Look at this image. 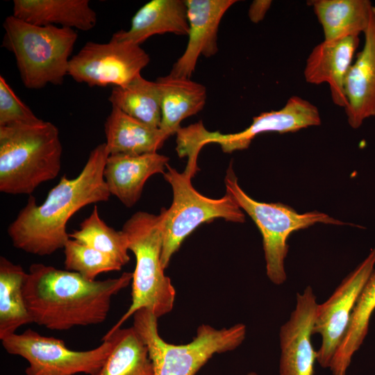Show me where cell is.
Wrapping results in <instances>:
<instances>
[{
  "label": "cell",
  "instance_id": "6da1fadb",
  "mask_svg": "<svg viewBox=\"0 0 375 375\" xmlns=\"http://www.w3.org/2000/svg\"><path fill=\"white\" fill-rule=\"evenodd\" d=\"M108 156L106 143L100 144L92 150L81 173L72 179L62 176L42 204L30 195L8 227L12 245L40 256L64 248L70 238L67 232L70 218L84 206L107 201L111 195L103 176Z\"/></svg>",
  "mask_w": 375,
  "mask_h": 375
},
{
  "label": "cell",
  "instance_id": "7a4b0ae2",
  "mask_svg": "<svg viewBox=\"0 0 375 375\" xmlns=\"http://www.w3.org/2000/svg\"><path fill=\"white\" fill-rule=\"evenodd\" d=\"M132 279L133 272H124L117 278L88 280L74 272L35 263L29 267L23 292L33 323L65 331L103 322L112 298Z\"/></svg>",
  "mask_w": 375,
  "mask_h": 375
},
{
  "label": "cell",
  "instance_id": "3957f363",
  "mask_svg": "<svg viewBox=\"0 0 375 375\" xmlns=\"http://www.w3.org/2000/svg\"><path fill=\"white\" fill-rule=\"evenodd\" d=\"M62 144L51 122L0 126V191L31 194L60 171Z\"/></svg>",
  "mask_w": 375,
  "mask_h": 375
},
{
  "label": "cell",
  "instance_id": "277c9868",
  "mask_svg": "<svg viewBox=\"0 0 375 375\" xmlns=\"http://www.w3.org/2000/svg\"><path fill=\"white\" fill-rule=\"evenodd\" d=\"M122 231L127 239L128 250L135 257L133 272L131 303L126 312L106 333L108 336L138 310L146 309L157 318L170 312L176 290L165 274L161 264L163 244V212L158 215L139 211L124 224Z\"/></svg>",
  "mask_w": 375,
  "mask_h": 375
},
{
  "label": "cell",
  "instance_id": "5b68a950",
  "mask_svg": "<svg viewBox=\"0 0 375 375\" xmlns=\"http://www.w3.org/2000/svg\"><path fill=\"white\" fill-rule=\"evenodd\" d=\"M3 25V47L14 54L25 87L40 89L47 84H62L68 74L76 31L54 25L33 24L12 15L6 18Z\"/></svg>",
  "mask_w": 375,
  "mask_h": 375
},
{
  "label": "cell",
  "instance_id": "8992f818",
  "mask_svg": "<svg viewBox=\"0 0 375 375\" xmlns=\"http://www.w3.org/2000/svg\"><path fill=\"white\" fill-rule=\"evenodd\" d=\"M133 316V326L147 345L154 375H195L215 354L238 348L247 333L240 323L220 329L203 324L191 342L174 344L160 337L158 318L151 312L140 309Z\"/></svg>",
  "mask_w": 375,
  "mask_h": 375
},
{
  "label": "cell",
  "instance_id": "52a82bcc",
  "mask_svg": "<svg viewBox=\"0 0 375 375\" xmlns=\"http://www.w3.org/2000/svg\"><path fill=\"white\" fill-rule=\"evenodd\" d=\"M226 193L236 201L253 219L262 237L266 274L275 285L283 284L287 278L285 259L288 252L290 235L317 223L344 225V223L318 211L299 214L281 203L257 201L240 187L232 164L224 179Z\"/></svg>",
  "mask_w": 375,
  "mask_h": 375
},
{
  "label": "cell",
  "instance_id": "ba28073f",
  "mask_svg": "<svg viewBox=\"0 0 375 375\" xmlns=\"http://www.w3.org/2000/svg\"><path fill=\"white\" fill-rule=\"evenodd\" d=\"M163 174L172 186L173 201L163 212V244L161 264L165 269L183 240L198 226L216 218L242 223L245 215L229 194L219 199L205 197L197 191L192 183L193 176L184 171L178 172L169 164Z\"/></svg>",
  "mask_w": 375,
  "mask_h": 375
},
{
  "label": "cell",
  "instance_id": "9c48e42d",
  "mask_svg": "<svg viewBox=\"0 0 375 375\" xmlns=\"http://www.w3.org/2000/svg\"><path fill=\"white\" fill-rule=\"evenodd\" d=\"M320 124L317 106L300 97L292 96L281 109L260 113L253 118L247 128L238 133L210 132L201 122L181 128L176 133V150L183 156L199 155L206 144L217 143L224 152L231 153L247 149L256 136L264 133L296 132Z\"/></svg>",
  "mask_w": 375,
  "mask_h": 375
},
{
  "label": "cell",
  "instance_id": "30bf717a",
  "mask_svg": "<svg viewBox=\"0 0 375 375\" xmlns=\"http://www.w3.org/2000/svg\"><path fill=\"white\" fill-rule=\"evenodd\" d=\"M101 340L94 349L74 351L62 340L27 329L5 338L1 344L8 353L28 362L26 375H94L109 356L115 342L112 335Z\"/></svg>",
  "mask_w": 375,
  "mask_h": 375
},
{
  "label": "cell",
  "instance_id": "8fae6325",
  "mask_svg": "<svg viewBox=\"0 0 375 375\" xmlns=\"http://www.w3.org/2000/svg\"><path fill=\"white\" fill-rule=\"evenodd\" d=\"M140 45L113 38L107 43L88 42L70 58L68 74L90 87L123 86L149 62Z\"/></svg>",
  "mask_w": 375,
  "mask_h": 375
},
{
  "label": "cell",
  "instance_id": "7c38bea8",
  "mask_svg": "<svg viewBox=\"0 0 375 375\" xmlns=\"http://www.w3.org/2000/svg\"><path fill=\"white\" fill-rule=\"evenodd\" d=\"M375 265V247L367 257L336 288L332 294L317 304L312 333L319 334L322 342L317 361L323 368L330 367L350 323L357 300Z\"/></svg>",
  "mask_w": 375,
  "mask_h": 375
},
{
  "label": "cell",
  "instance_id": "4fadbf2b",
  "mask_svg": "<svg viewBox=\"0 0 375 375\" xmlns=\"http://www.w3.org/2000/svg\"><path fill=\"white\" fill-rule=\"evenodd\" d=\"M317 304L311 286L297 293L295 308L280 329V375H313L317 353L311 335Z\"/></svg>",
  "mask_w": 375,
  "mask_h": 375
},
{
  "label": "cell",
  "instance_id": "5bb4252c",
  "mask_svg": "<svg viewBox=\"0 0 375 375\" xmlns=\"http://www.w3.org/2000/svg\"><path fill=\"white\" fill-rule=\"evenodd\" d=\"M236 0H185L189 22L188 41L170 74L190 78L200 56L206 58L218 51L217 31L226 12Z\"/></svg>",
  "mask_w": 375,
  "mask_h": 375
},
{
  "label": "cell",
  "instance_id": "9a60e30c",
  "mask_svg": "<svg viewBox=\"0 0 375 375\" xmlns=\"http://www.w3.org/2000/svg\"><path fill=\"white\" fill-rule=\"evenodd\" d=\"M364 44L351 65L344 84L347 121L353 128L375 117V6L364 32Z\"/></svg>",
  "mask_w": 375,
  "mask_h": 375
},
{
  "label": "cell",
  "instance_id": "2e32d148",
  "mask_svg": "<svg viewBox=\"0 0 375 375\" xmlns=\"http://www.w3.org/2000/svg\"><path fill=\"white\" fill-rule=\"evenodd\" d=\"M358 45V37L324 40L312 49L306 61V81L313 85L328 83L333 103L344 108L345 81Z\"/></svg>",
  "mask_w": 375,
  "mask_h": 375
},
{
  "label": "cell",
  "instance_id": "e0dca14e",
  "mask_svg": "<svg viewBox=\"0 0 375 375\" xmlns=\"http://www.w3.org/2000/svg\"><path fill=\"white\" fill-rule=\"evenodd\" d=\"M169 160L167 156L158 152L109 155L103 176L110 194L125 206H133L140 199L148 178L156 174H164Z\"/></svg>",
  "mask_w": 375,
  "mask_h": 375
},
{
  "label": "cell",
  "instance_id": "ac0fdd59",
  "mask_svg": "<svg viewBox=\"0 0 375 375\" xmlns=\"http://www.w3.org/2000/svg\"><path fill=\"white\" fill-rule=\"evenodd\" d=\"M188 35L189 22L185 0H151L133 15L128 30L115 33L112 38L140 45L155 35Z\"/></svg>",
  "mask_w": 375,
  "mask_h": 375
},
{
  "label": "cell",
  "instance_id": "d6986e66",
  "mask_svg": "<svg viewBox=\"0 0 375 375\" xmlns=\"http://www.w3.org/2000/svg\"><path fill=\"white\" fill-rule=\"evenodd\" d=\"M12 12L15 17L33 24H59L83 31L93 28L97 20L88 0H14Z\"/></svg>",
  "mask_w": 375,
  "mask_h": 375
},
{
  "label": "cell",
  "instance_id": "ffe728a7",
  "mask_svg": "<svg viewBox=\"0 0 375 375\" xmlns=\"http://www.w3.org/2000/svg\"><path fill=\"white\" fill-rule=\"evenodd\" d=\"M160 95V128L169 137L176 134L185 118L201 111L206 103L204 85L189 78L169 74L156 81Z\"/></svg>",
  "mask_w": 375,
  "mask_h": 375
},
{
  "label": "cell",
  "instance_id": "44dd1931",
  "mask_svg": "<svg viewBox=\"0 0 375 375\" xmlns=\"http://www.w3.org/2000/svg\"><path fill=\"white\" fill-rule=\"evenodd\" d=\"M104 130L109 155L156 153L169 138L160 128L150 126L113 106Z\"/></svg>",
  "mask_w": 375,
  "mask_h": 375
},
{
  "label": "cell",
  "instance_id": "7402d4cb",
  "mask_svg": "<svg viewBox=\"0 0 375 375\" xmlns=\"http://www.w3.org/2000/svg\"><path fill=\"white\" fill-rule=\"evenodd\" d=\"M320 23L325 41H333L364 33L374 6L369 0H310Z\"/></svg>",
  "mask_w": 375,
  "mask_h": 375
},
{
  "label": "cell",
  "instance_id": "603a6c76",
  "mask_svg": "<svg viewBox=\"0 0 375 375\" xmlns=\"http://www.w3.org/2000/svg\"><path fill=\"white\" fill-rule=\"evenodd\" d=\"M27 272L3 256L0 257V339L16 333L23 325L33 323L24 297Z\"/></svg>",
  "mask_w": 375,
  "mask_h": 375
},
{
  "label": "cell",
  "instance_id": "cb8c5ba5",
  "mask_svg": "<svg viewBox=\"0 0 375 375\" xmlns=\"http://www.w3.org/2000/svg\"><path fill=\"white\" fill-rule=\"evenodd\" d=\"M111 335L113 349L94 375H154L147 345L133 326L121 327Z\"/></svg>",
  "mask_w": 375,
  "mask_h": 375
},
{
  "label": "cell",
  "instance_id": "d4e9b609",
  "mask_svg": "<svg viewBox=\"0 0 375 375\" xmlns=\"http://www.w3.org/2000/svg\"><path fill=\"white\" fill-rule=\"evenodd\" d=\"M108 100L112 106L128 115L160 128V95L156 81L147 80L140 74L126 85L112 87Z\"/></svg>",
  "mask_w": 375,
  "mask_h": 375
},
{
  "label": "cell",
  "instance_id": "484cf974",
  "mask_svg": "<svg viewBox=\"0 0 375 375\" xmlns=\"http://www.w3.org/2000/svg\"><path fill=\"white\" fill-rule=\"evenodd\" d=\"M375 310V270L365 283L353 308L347 331L332 359L333 375H346L353 354L365 338Z\"/></svg>",
  "mask_w": 375,
  "mask_h": 375
},
{
  "label": "cell",
  "instance_id": "4316f807",
  "mask_svg": "<svg viewBox=\"0 0 375 375\" xmlns=\"http://www.w3.org/2000/svg\"><path fill=\"white\" fill-rule=\"evenodd\" d=\"M69 238L103 253L122 266L129 262L126 237L122 231L108 226L100 217L97 206L80 224L78 230L69 233Z\"/></svg>",
  "mask_w": 375,
  "mask_h": 375
},
{
  "label": "cell",
  "instance_id": "83f0119b",
  "mask_svg": "<svg viewBox=\"0 0 375 375\" xmlns=\"http://www.w3.org/2000/svg\"><path fill=\"white\" fill-rule=\"evenodd\" d=\"M63 249L65 269L88 280H95L102 273L119 271L123 267L109 256L72 238Z\"/></svg>",
  "mask_w": 375,
  "mask_h": 375
},
{
  "label": "cell",
  "instance_id": "f1b7e54d",
  "mask_svg": "<svg viewBox=\"0 0 375 375\" xmlns=\"http://www.w3.org/2000/svg\"><path fill=\"white\" fill-rule=\"evenodd\" d=\"M42 121L0 76V126L16 124H33Z\"/></svg>",
  "mask_w": 375,
  "mask_h": 375
},
{
  "label": "cell",
  "instance_id": "f546056e",
  "mask_svg": "<svg viewBox=\"0 0 375 375\" xmlns=\"http://www.w3.org/2000/svg\"><path fill=\"white\" fill-rule=\"evenodd\" d=\"M272 1L269 0H256L249 6L248 15L250 20L253 23L262 21L267 10L269 9Z\"/></svg>",
  "mask_w": 375,
  "mask_h": 375
},
{
  "label": "cell",
  "instance_id": "4dcf8cb0",
  "mask_svg": "<svg viewBox=\"0 0 375 375\" xmlns=\"http://www.w3.org/2000/svg\"><path fill=\"white\" fill-rule=\"evenodd\" d=\"M247 375H258V374L255 372H250L247 373Z\"/></svg>",
  "mask_w": 375,
  "mask_h": 375
}]
</instances>
